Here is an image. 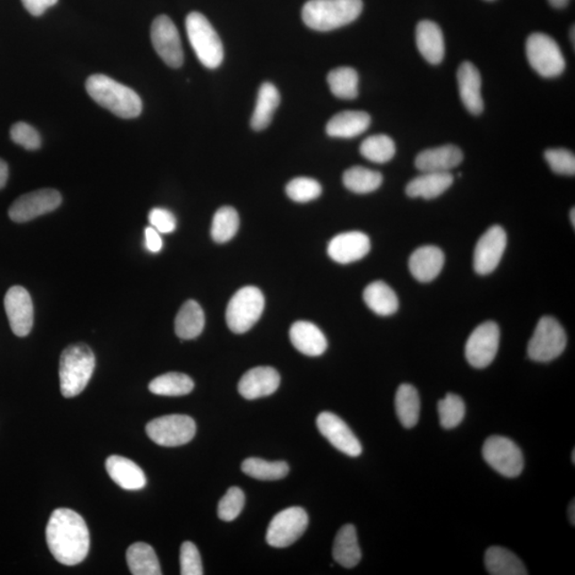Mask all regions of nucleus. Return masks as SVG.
Wrapping results in <instances>:
<instances>
[{"label":"nucleus","mask_w":575,"mask_h":575,"mask_svg":"<svg viewBox=\"0 0 575 575\" xmlns=\"http://www.w3.org/2000/svg\"><path fill=\"white\" fill-rule=\"evenodd\" d=\"M151 393L164 397H182L194 389V382L187 374L170 372L156 377L149 385Z\"/></svg>","instance_id":"nucleus-35"},{"label":"nucleus","mask_w":575,"mask_h":575,"mask_svg":"<svg viewBox=\"0 0 575 575\" xmlns=\"http://www.w3.org/2000/svg\"><path fill=\"white\" fill-rule=\"evenodd\" d=\"M482 457L486 463L498 474L506 477H517L524 466L522 452L511 439L491 436L482 447Z\"/></svg>","instance_id":"nucleus-10"},{"label":"nucleus","mask_w":575,"mask_h":575,"mask_svg":"<svg viewBox=\"0 0 575 575\" xmlns=\"http://www.w3.org/2000/svg\"><path fill=\"white\" fill-rule=\"evenodd\" d=\"M485 566L492 575H526L523 563L506 547H491L485 555Z\"/></svg>","instance_id":"nucleus-32"},{"label":"nucleus","mask_w":575,"mask_h":575,"mask_svg":"<svg viewBox=\"0 0 575 575\" xmlns=\"http://www.w3.org/2000/svg\"><path fill=\"white\" fill-rule=\"evenodd\" d=\"M574 215H575V210H574V208H572L571 213V219L573 227L575 226V216Z\"/></svg>","instance_id":"nucleus-53"},{"label":"nucleus","mask_w":575,"mask_h":575,"mask_svg":"<svg viewBox=\"0 0 575 575\" xmlns=\"http://www.w3.org/2000/svg\"><path fill=\"white\" fill-rule=\"evenodd\" d=\"M145 244L151 253H159L162 248V239L160 232L157 231L154 227H148L145 230Z\"/></svg>","instance_id":"nucleus-49"},{"label":"nucleus","mask_w":575,"mask_h":575,"mask_svg":"<svg viewBox=\"0 0 575 575\" xmlns=\"http://www.w3.org/2000/svg\"><path fill=\"white\" fill-rule=\"evenodd\" d=\"M362 0H309L302 18L309 28L332 31L349 25L362 12Z\"/></svg>","instance_id":"nucleus-3"},{"label":"nucleus","mask_w":575,"mask_h":575,"mask_svg":"<svg viewBox=\"0 0 575 575\" xmlns=\"http://www.w3.org/2000/svg\"><path fill=\"white\" fill-rule=\"evenodd\" d=\"M106 469L113 482L125 490H140L146 486L142 469L133 460L112 455L106 460Z\"/></svg>","instance_id":"nucleus-25"},{"label":"nucleus","mask_w":575,"mask_h":575,"mask_svg":"<svg viewBox=\"0 0 575 575\" xmlns=\"http://www.w3.org/2000/svg\"><path fill=\"white\" fill-rule=\"evenodd\" d=\"M572 463L575 464V449L572 452Z\"/></svg>","instance_id":"nucleus-55"},{"label":"nucleus","mask_w":575,"mask_h":575,"mask_svg":"<svg viewBox=\"0 0 575 575\" xmlns=\"http://www.w3.org/2000/svg\"><path fill=\"white\" fill-rule=\"evenodd\" d=\"M10 135L14 143L23 146L27 150H36L41 148V135L29 124L15 123L11 127Z\"/></svg>","instance_id":"nucleus-45"},{"label":"nucleus","mask_w":575,"mask_h":575,"mask_svg":"<svg viewBox=\"0 0 575 575\" xmlns=\"http://www.w3.org/2000/svg\"><path fill=\"white\" fill-rule=\"evenodd\" d=\"M320 433L338 451L351 458H358L362 452V447L355 433L351 431L346 423L332 412L325 411L317 417Z\"/></svg>","instance_id":"nucleus-17"},{"label":"nucleus","mask_w":575,"mask_h":575,"mask_svg":"<svg viewBox=\"0 0 575 575\" xmlns=\"http://www.w3.org/2000/svg\"><path fill=\"white\" fill-rule=\"evenodd\" d=\"M243 474L260 481H278L289 474V466L285 461H267L247 458L241 466Z\"/></svg>","instance_id":"nucleus-37"},{"label":"nucleus","mask_w":575,"mask_h":575,"mask_svg":"<svg viewBox=\"0 0 575 575\" xmlns=\"http://www.w3.org/2000/svg\"><path fill=\"white\" fill-rule=\"evenodd\" d=\"M280 102V95L273 84L264 83L260 86L256 107L251 119V126L256 132L269 126Z\"/></svg>","instance_id":"nucleus-29"},{"label":"nucleus","mask_w":575,"mask_h":575,"mask_svg":"<svg viewBox=\"0 0 575 575\" xmlns=\"http://www.w3.org/2000/svg\"><path fill=\"white\" fill-rule=\"evenodd\" d=\"M363 301L378 316L387 317L398 312L399 298L395 292L384 281L377 280L363 291Z\"/></svg>","instance_id":"nucleus-30"},{"label":"nucleus","mask_w":575,"mask_h":575,"mask_svg":"<svg viewBox=\"0 0 575 575\" xmlns=\"http://www.w3.org/2000/svg\"><path fill=\"white\" fill-rule=\"evenodd\" d=\"M146 433L159 446L179 447L192 441L197 425L191 417L171 415L150 421L146 425Z\"/></svg>","instance_id":"nucleus-9"},{"label":"nucleus","mask_w":575,"mask_h":575,"mask_svg":"<svg viewBox=\"0 0 575 575\" xmlns=\"http://www.w3.org/2000/svg\"><path fill=\"white\" fill-rule=\"evenodd\" d=\"M246 504V496L239 487H231L222 498L218 506V516L221 520L233 521L239 517Z\"/></svg>","instance_id":"nucleus-43"},{"label":"nucleus","mask_w":575,"mask_h":575,"mask_svg":"<svg viewBox=\"0 0 575 575\" xmlns=\"http://www.w3.org/2000/svg\"><path fill=\"white\" fill-rule=\"evenodd\" d=\"M126 560L134 575H161V568L156 552L148 544L137 542L128 547Z\"/></svg>","instance_id":"nucleus-33"},{"label":"nucleus","mask_w":575,"mask_h":575,"mask_svg":"<svg viewBox=\"0 0 575 575\" xmlns=\"http://www.w3.org/2000/svg\"><path fill=\"white\" fill-rule=\"evenodd\" d=\"M500 328L492 321L482 323L466 344V358L472 367L484 368L495 360L500 345Z\"/></svg>","instance_id":"nucleus-11"},{"label":"nucleus","mask_w":575,"mask_h":575,"mask_svg":"<svg viewBox=\"0 0 575 575\" xmlns=\"http://www.w3.org/2000/svg\"><path fill=\"white\" fill-rule=\"evenodd\" d=\"M181 574L182 575H202V558L197 546L192 542H183L181 547Z\"/></svg>","instance_id":"nucleus-46"},{"label":"nucleus","mask_w":575,"mask_h":575,"mask_svg":"<svg viewBox=\"0 0 575 575\" xmlns=\"http://www.w3.org/2000/svg\"><path fill=\"white\" fill-rule=\"evenodd\" d=\"M4 309L10 328L18 337L29 335L34 325V304L24 287L10 288L4 296Z\"/></svg>","instance_id":"nucleus-16"},{"label":"nucleus","mask_w":575,"mask_h":575,"mask_svg":"<svg viewBox=\"0 0 575 575\" xmlns=\"http://www.w3.org/2000/svg\"><path fill=\"white\" fill-rule=\"evenodd\" d=\"M438 412L441 426L446 430H452L463 422L466 405L458 395L448 393L446 398L439 401Z\"/></svg>","instance_id":"nucleus-41"},{"label":"nucleus","mask_w":575,"mask_h":575,"mask_svg":"<svg viewBox=\"0 0 575 575\" xmlns=\"http://www.w3.org/2000/svg\"><path fill=\"white\" fill-rule=\"evenodd\" d=\"M371 117L363 111H344L329 119L327 133L329 137L351 139L370 127Z\"/></svg>","instance_id":"nucleus-27"},{"label":"nucleus","mask_w":575,"mask_h":575,"mask_svg":"<svg viewBox=\"0 0 575 575\" xmlns=\"http://www.w3.org/2000/svg\"><path fill=\"white\" fill-rule=\"evenodd\" d=\"M574 507H575V504H574V501H572L571 504V507H569V519H571V522L572 523V525L575 524V513H574L575 509H574Z\"/></svg>","instance_id":"nucleus-52"},{"label":"nucleus","mask_w":575,"mask_h":575,"mask_svg":"<svg viewBox=\"0 0 575 575\" xmlns=\"http://www.w3.org/2000/svg\"><path fill=\"white\" fill-rule=\"evenodd\" d=\"M358 74L354 69L343 67L335 69L328 76L332 93L341 100H354L358 96Z\"/></svg>","instance_id":"nucleus-38"},{"label":"nucleus","mask_w":575,"mask_h":575,"mask_svg":"<svg viewBox=\"0 0 575 575\" xmlns=\"http://www.w3.org/2000/svg\"><path fill=\"white\" fill-rule=\"evenodd\" d=\"M151 43L158 56L173 69L183 64V51L181 36L175 24L166 15H160L151 24Z\"/></svg>","instance_id":"nucleus-14"},{"label":"nucleus","mask_w":575,"mask_h":575,"mask_svg":"<svg viewBox=\"0 0 575 575\" xmlns=\"http://www.w3.org/2000/svg\"><path fill=\"white\" fill-rule=\"evenodd\" d=\"M371 249L370 239L360 231L340 233L330 240L328 256L334 262L347 264L366 257Z\"/></svg>","instance_id":"nucleus-18"},{"label":"nucleus","mask_w":575,"mask_h":575,"mask_svg":"<svg viewBox=\"0 0 575 575\" xmlns=\"http://www.w3.org/2000/svg\"><path fill=\"white\" fill-rule=\"evenodd\" d=\"M344 186L350 191L357 194H368L382 186L383 175L381 173L367 169L363 166H352L344 174Z\"/></svg>","instance_id":"nucleus-36"},{"label":"nucleus","mask_w":575,"mask_h":575,"mask_svg":"<svg viewBox=\"0 0 575 575\" xmlns=\"http://www.w3.org/2000/svg\"><path fill=\"white\" fill-rule=\"evenodd\" d=\"M416 42L423 58L428 63H441L446 53L441 27L432 20H422L417 26Z\"/></svg>","instance_id":"nucleus-24"},{"label":"nucleus","mask_w":575,"mask_h":575,"mask_svg":"<svg viewBox=\"0 0 575 575\" xmlns=\"http://www.w3.org/2000/svg\"><path fill=\"white\" fill-rule=\"evenodd\" d=\"M286 192L293 202L308 203L321 195L322 187L312 178L297 177L287 184Z\"/></svg>","instance_id":"nucleus-42"},{"label":"nucleus","mask_w":575,"mask_h":575,"mask_svg":"<svg viewBox=\"0 0 575 575\" xmlns=\"http://www.w3.org/2000/svg\"><path fill=\"white\" fill-rule=\"evenodd\" d=\"M334 560L344 568H354L361 560L354 525L343 526L336 536L333 547Z\"/></svg>","instance_id":"nucleus-28"},{"label":"nucleus","mask_w":575,"mask_h":575,"mask_svg":"<svg viewBox=\"0 0 575 575\" xmlns=\"http://www.w3.org/2000/svg\"><path fill=\"white\" fill-rule=\"evenodd\" d=\"M46 542L48 549L60 563L78 565L85 560L90 550L88 525L72 509H56L46 526Z\"/></svg>","instance_id":"nucleus-1"},{"label":"nucleus","mask_w":575,"mask_h":575,"mask_svg":"<svg viewBox=\"0 0 575 575\" xmlns=\"http://www.w3.org/2000/svg\"><path fill=\"white\" fill-rule=\"evenodd\" d=\"M453 182L454 177L451 173H422V175L412 179L407 184L406 194L412 198H436L446 192L452 186Z\"/></svg>","instance_id":"nucleus-26"},{"label":"nucleus","mask_w":575,"mask_h":575,"mask_svg":"<svg viewBox=\"0 0 575 575\" xmlns=\"http://www.w3.org/2000/svg\"><path fill=\"white\" fill-rule=\"evenodd\" d=\"M308 514L302 507H290L279 513L271 521L267 542L271 547H287L295 544L305 533Z\"/></svg>","instance_id":"nucleus-12"},{"label":"nucleus","mask_w":575,"mask_h":575,"mask_svg":"<svg viewBox=\"0 0 575 575\" xmlns=\"http://www.w3.org/2000/svg\"><path fill=\"white\" fill-rule=\"evenodd\" d=\"M85 89L92 100L118 117L134 118L142 112L141 97L133 89L106 75L90 76L86 79Z\"/></svg>","instance_id":"nucleus-2"},{"label":"nucleus","mask_w":575,"mask_h":575,"mask_svg":"<svg viewBox=\"0 0 575 575\" xmlns=\"http://www.w3.org/2000/svg\"><path fill=\"white\" fill-rule=\"evenodd\" d=\"M395 410L402 425L416 426L420 417V398L417 390L410 384H403L395 394Z\"/></svg>","instance_id":"nucleus-34"},{"label":"nucleus","mask_w":575,"mask_h":575,"mask_svg":"<svg viewBox=\"0 0 575 575\" xmlns=\"http://www.w3.org/2000/svg\"><path fill=\"white\" fill-rule=\"evenodd\" d=\"M464 160L463 151L455 145H443L421 151L415 165L422 173H449Z\"/></svg>","instance_id":"nucleus-20"},{"label":"nucleus","mask_w":575,"mask_h":575,"mask_svg":"<svg viewBox=\"0 0 575 575\" xmlns=\"http://www.w3.org/2000/svg\"><path fill=\"white\" fill-rule=\"evenodd\" d=\"M409 271L421 283H430L441 274L444 265V254L441 248L425 246L417 248L409 258Z\"/></svg>","instance_id":"nucleus-22"},{"label":"nucleus","mask_w":575,"mask_h":575,"mask_svg":"<svg viewBox=\"0 0 575 575\" xmlns=\"http://www.w3.org/2000/svg\"><path fill=\"white\" fill-rule=\"evenodd\" d=\"M545 158L551 170L560 175L574 176L575 157L571 150L565 149L547 150Z\"/></svg>","instance_id":"nucleus-44"},{"label":"nucleus","mask_w":575,"mask_h":575,"mask_svg":"<svg viewBox=\"0 0 575 575\" xmlns=\"http://www.w3.org/2000/svg\"><path fill=\"white\" fill-rule=\"evenodd\" d=\"M526 57L535 72L545 78L557 77L566 68L565 58L556 41L539 32L530 35L526 41Z\"/></svg>","instance_id":"nucleus-7"},{"label":"nucleus","mask_w":575,"mask_h":575,"mask_svg":"<svg viewBox=\"0 0 575 575\" xmlns=\"http://www.w3.org/2000/svg\"><path fill=\"white\" fill-rule=\"evenodd\" d=\"M553 7L557 9L565 8L571 0H549Z\"/></svg>","instance_id":"nucleus-51"},{"label":"nucleus","mask_w":575,"mask_h":575,"mask_svg":"<svg viewBox=\"0 0 575 575\" xmlns=\"http://www.w3.org/2000/svg\"><path fill=\"white\" fill-rule=\"evenodd\" d=\"M24 7L34 16H41L45 13L48 8L53 7L58 3V0H21Z\"/></svg>","instance_id":"nucleus-48"},{"label":"nucleus","mask_w":575,"mask_h":575,"mask_svg":"<svg viewBox=\"0 0 575 575\" xmlns=\"http://www.w3.org/2000/svg\"><path fill=\"white\" fill-rule=\"evenodd\" d=\"M279 385L280 376L274 368L257 367L244 374L238 390L244 399L257 400L273 394Z\"/></svg>","instance_id":"nucleus-19"},{"label":"nucleus","mask_w":575,"mask_h":575,"mask_svg":"<svg viewBox=\"0 0 575 575\" xmlns=\"http://www.w3.org/2000/svg\"><path fill=\"white\" fill-rule=\"evenodd\" d=\"M571 34H572V39L571 40H572V43H573V45H574V27H572Z\"/></svg>","instance_id":"nucleus-54"},{"label":"nucleus","mask_w":575,"mask_h":575,"mask_svg":"<svg viewBox=\"0 0 575 575\" xmlns=\"http://www.w3.org/2000/svg\"><path fill=\"white\" fill-rule=\"evenodd\" d=\"M205 328V314L198 302L183 304L175 319V333L182 340L198 338Z\"/></svg>","instance_id":"nucleus-31"},{"label":"nucleus","mask_w":575,"mask_h":575,"mask_svg":"<svg viewBox=\"0 0 575 575\" xmlns=\"http://www.w3.org/2000/svg\"><path fill=\"white\" fill-rule=\"evenodd\" d=\"M263 309V292L257 287H243L233 295L227 305V327L235 334L247 333L258 322Z\"/></svg>","instance_id":"nucleus-6"},{"label":"nucleus","mask_w":575,"mask_h":575,"mask_svg":"<svg viewBox=\"0 0 575 575\" xmlns=\"http://www.w3.org/2000/svg\"><path fill=\"white\" fill-rule=\"evenodd\" d=\"M62 203V197L57 190L41 189L21 195L9 209L10 219L16 223H25L53 213Z\"/></svg>","instance_id":"nucleus-13"},{"label":"nucleus","mask_w":575,"mask_h":575,"mask_svg":"<svg viewBox=\"0 0 575 575\" xmlns=\"http://www.w3.org/2000/svg\"><path fill=\"white\" fill-rule=\"evenodd\" d=\"M149 220L151 227L160 233H171L176 230L177 221L170 210L154 208L150 210Z\"/></svg>","instance_id":"nucleus-47"},{"label":"nucleus","mask_w":575,"mask_h":575,"mask_svg":"<svg viewBox=\"0 0 575 575\" xmlns=\"http://www.w3.org/2000/svg\"><path fill=\"white\" fill-rule=\"evenodd\" d=\"M360 154L368 161L386 164L395 155V144L386 134L371 135L361 143Z\"/></svg>","instance_id":"nucleus-40"},{"label":"nucleus","mask_w":575,"mask_h":575,"mask_svg":"<svg viewBox=\"0 0 575 575\" xmlns=\"http://www.w3.org/2000/svg\"><path fill=\"white\" fill-rule=\"evenodd\" d=\"M9 167L7 162L0 159V190L4 188L5 183L8 182Z\"/></svg>","instance_id":"nucleus-50"},{"label":"nucleus","mask_w":575,"mask_h":575,"mask_svg":"<svg viewBox=\"0 0 575 575\" xmlns=\"http://www.w3.org/2000/svg\"><path fill=\"white\" fill-rule=\"evenodd\" d=\"M567 345V336L560 322L552 317L539 320L528 345L531 360L549 362L561 356Z\"/></svg>","instance_id":"nucleus-8"},{"label":"nucleus","mask_w":575,"mask_h":575,"mask_svg":"<svg viewBox=\"0 0 575 575\" xmlns=\"http://www.w3.org/2000/svg\"><path fill=\"white\" fill-rule=\"evenodd\" d=\"M460 100L472 115L479 116L484 110L482 97V77L480 70L471 62H464L458 72Z\"/></svg>","instance_id":"nucleus-21"},{"label":"nucleus","mask_w":575,"mask_h":575,"mask_svg":"<svg viewBox=\"0 0 575 575\" xmlns=\"http://www.w3.org/2000/svg\"><path fill=\"white\" fill-rule=\"evenodd\" d=\"M507 246V236L501 226H492L477 241L474 265L477 274L488 275L498 268Z\"/></svg>","instance_id":"nucleus-15"},{"label":"nucleus","mask_w":575,"mask_h":575,"mask_svg":"<svg viewBox=\"0 0 575 575\" xmlns=\"http://www.w3.org/2000/svg\"><path fill=\"white\" fill-rule=\"evenodd\" d=\"M240 220L236 209L232 207H222L216 211L213 225H211V237L216 243H226L235 237Z\"/></svg>","instance_id":"nucleus-39"},{"label":"nucleus","mask_w":575,"mask_h":575,"mask_svg":"<svg viewBox=\"0 0 575 575\" xmlns=\"http://www.w3.org/2000/svg\"><path fill=\"white\" fill-rule=\"evenodd\" d=\"M95 355L84 344L69 345L60 358V388L64 398L77 397L84 392L93 376Z\"/></svg>","instance_id":"nucleus-4"},{"label":"nucleus","mask_w":575,"mask_h":575,"mask_svg":"<svg viewBox=\"0 0 575 575\" xmlns=\"http://www.w3.org/2000/svg\"><path fill=\"white\" fill-rule=\"evenodd\" d=\"M290 340L293 346L302 354L311 357L321 356L328 349V340L317 325L307 321H298L290 328Z\"/></svg>","instance_id":"nucleus-23"},{"label":"nucleus","mask_w":575,"mask_h":575,"mask_svg":"<svg viewBox=\"0 0 575 575\" xmlns=\"http://www.w3.org/2000/svg\"><path fill=\"white\" fill-rule=\"evenodd\" d=\"M190 45L204 67L219 68L224 59V48L214 26L202 13L191 12L186 19Z\"/></svg>","instance_id":"nucleus-5"}]
</instances>
